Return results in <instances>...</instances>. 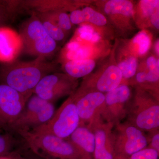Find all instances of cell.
I'll return each instance as SVG.
<instances>
[{
	"label": "cell",
	"instance_id": "obj_21",
	"mask_svg": "<svg viewBox=\"0 0 159 159\" xmlns=\"http://www.w3.org/2000/svg\"><path fill=\"white\" fill-rule=\"evenodd\" d=\"M82 11L84 15L85 22H88L99 26L105 25L107 23V19L104 15L95 11L91 7H85Z\"/></svg>",
	"mask_w": 159,
	"mask_h": 159
},
{
	"label": "cell",
	"instance_id": "obj_31",
	"mask_svg": "<svg viewBox=\"0 0 159 159\" xmlns=\"http://www.w3.org/2000/svg\"><path fill=\"white\" fill-rule=\"evenodd\" d=\"M146 64L149 71H159V59L157 60L153 56L148 57Z\"/></svg>",
	"mask_w": 159,
	"mask_h": 159
},
{
	"label": "cell",
	"instance_id": "obj_27",
	"mask_svg": "<svg viewBox=\"0 0 159 159\" xmlns=\"http://www.w3.org/2000/svg\"><path fill=\"white\" fill-rule=\"evenodd\" d=\"M78 39H83L91 41L95 31L93 27L89 25H83L77 30Z\"/></svg>",
	"mask_w": 159,
	"mask_h": 159
},
{
	"label": "cell",
	"instance_id": "obj_26",
	"mask_svg": "<svg viewBox=\"0 0 159 159\" xmlns=\"http://www.w3.org/2000/svg\"><path fill=\"white\" fill-rule=\"evenodd\" d=\"M14 9V2L0 1V25L9 19Z\"/></svg>",
	"mask_w": 159,
	"mask_h": 159
},
{
	"label": "cell",
	"instance_id": "obj_11",
	"mask_svg": "<svg viewBox=\"0 0 159 159\" xmlns=\"http://www.w3.org/2000/svg\"><path fill=\"white\" fill-rule=\"evenodd\" d=\"M114 126L100 119L88 126L95 135L94 159H122L115 148Z\"/></svg>",
	"mask_w": 159,
	"mask_h": 159
},
{
	"label": "cell",
	"instance_id": "obj_22",
	"mask_svg": "<svg viewBox=\"0 0 159 159\" xmlns=\"http://www.w3.org/2000/svg\"><path fill=\"white\" fill-rule=\"evenodd\" d=\"M92 53L90 48L87 46H80L78 48L70 51H65L64 57L66 61L88 59Z\"/></svg>",
	"mask_w": 159,
	"mask_h": 159
},
{
	"label": "cell",
	"instance_id": "obj_19",
	"mask_svg": "<svg viewBox=\"0 0 159 159\" xmlns=\"http://www.w3.org/2000/svg\"><path fill=\"white\" fill-rule=\"evenodd\" d=\"M39 19L50 37L55 41H60L65 37L64 31L51 20L39 15Z\"/></svg>",
	"mask_w": 159,
	"mask_h": 159
},
{
	"label": "cell",
	"instance_id": "obj_24",
	"mask_svg": "<svg viewBox=\"0 0 159 159\" xmlns=\"http://www.w3.org/2000/svg\"><path fill=\"white\" fill-rule=\"evenodd\" d=\"M140 8L143 15L150 17L159 10V1L155 0H143L140 2Z\"/></svg>",
	"mask_w": 159,
	"mask_h": 159
},
{
	"label": "cell",
	"instance_id": "obj_2",
	"mask_svg": "<svg viewBox=\"0 0 159 159\" xmlns=\"http://www.w3.org/2000/svg\"><path fill=\"white\" fill-rule=\"evenodd\" d=\"M19 133L25 139L32 151L43 159H84L69 139L49 134H34L29 131Z\"/></svg>",
	"mask_w": 159,
	"mask_h": 159
},
{
	"label": "cell",
	"instance_id": "obj_9",
	"mask_svg": "<svg viewBox=\"0 0 159 159\" xmlns=\"http://www.w3.org/2000/svg\"><path fill=\"white\" fill-rule=\"evenodd\" d=\"M73 95L80 125L89 126L101 119L100 114L105 101V94L98 91L79 89Z\"/></svg>",
	"mask_w": 159,
	"mask_h": 159
},
{
	"label": "cell",
	"instance_id": "obj_25",
	"mask_svg": "<svg viewBox=\"0 0 159 159\" xmlns=\"http://www.w3.org/2000/svg\"><path fill=\"white\" fill-rule=\"evenodd\" d=\"M159 152L146 147L130 156L128 159H158Z\"/></svg>",
	"mask_w": 159,
	"mask_h": 159
},
{
	"label": "cell",
	"instance_id": "obj_35",
	"mask_svg": "<svg viewBox=\"0 0 159 159\" xmlns=\"http://www.w3.org/2000/svg\"><path fill=\"white\" fill-rule=\"evenodd\" d=\"M101 39V36L99 35V34L97 33V32H95L93 36V39L91 40V42L93 43L97 42Z\"/></svg>",
	"mask_w": 159,
	"mask_h": 159
},
{
	"label": "cell",
	"instance_id": "obj_12",
	"mask_svg": "<svg viewBox=\"0 0 159 159\" xmlns=\"http://www.w3.org/2000/svg\"><path fill=\"white\" fill-rule=\"evenodd\" d=\"M23 51L22 39L19 33L7 27H0V61L14 62Z\"/></svg>",
	"mask_w": 159,
	"mask_h": 159
},
{
	"label": "cell",
	"instance_id": "obj_17",
	"mask_svg": "<svg viewBox=\"0 0 159 159\" xmlns=\"http://www.w3.org/2000/svg\"><path fill=\"white\" fill-rule=\"evenodd\" d=\"M104 10L108 14L130 16L133 14V4L126 0H111L106 3Z\"/></svg>",
	"mask_w": 159,
	"mask_h": 159
},
{
	"label": "cell",
	"instance_id": "obj_30",
	"mask_svg": "<svg viewBox=\"0 0 159 159\" xmlns=\"http://www.w3.org/2000/svg\"><path fill=\"white\" fill-rule=\"evenodd\" d=\"M152 133L150 139H148V144L149 148L155 149L159 152V130H154L150 132Z\"/></svg>",
	"mask_w": 159,
	"mask_h": 159
},
{
	"label": "cell",
	"instance_id": "obj_36",
	"mask_svg": "<svg viewBox=\"0 0 159 159\" xmlns=\"http://www.w3.org/2000/svg\"><path fill=\"white\" fill-rule=\"evenodd\" d=\"M159 40H158L156 43L155 46V49L156 52L157 54L159 55Z\"/></svg>",
	"mask_w": 159,
	"mask_h": 159
},
{
	"label": "cell",
	"instance_id": "obj_29",
	"mask_svg": "<svg viewBox=\"0 0 159 159\" xmlns=\"http://www.w3.org/2000/svg\"><path fill=\"white\" fill-rule=\"evenodd\" d=\"M71 24L74 25H79L85 22L84 15L82 10L75 9L71 11L69 16Z\"/></svg>",
	"mask_w": 159,
	"mask_h": 159
},
{
	"label": "cell",
	"instance_id": "obj_18",
	"mask_svg": "<svg viewBox=\"0 0 159 159\" xmlns=\"http://www.w3.org/2000/svg\"><path fill=\"white\" fill-rule=\"evenodd\" d=\"M39 15L47 18L53 21L63 31H69L72 28V24L69 15L62 11H53L48 13H40Z\"/></svg>",
	"mask_w": 159,
	"mask_h": 159
},
{
	"label": "cell",
	"instance_id": "obj_5",
	"mask_svg": "<svg viewBox=\"0 0 159 159\" xmlns=\"http://www.w3.org/2000/svg\"><path fill=\"white\" fill-rule=\"evenodd\" d=\"M114 132L116 150L122 159H128L130 156L147 147L148 138L143 131L130 122L116 125Z\"/></svg>",
	"mask_w": 159,
	"mask_h": 159
},
{
	"label": "cell",
	"instance_id": "obj_13",
	"mask_svg": "<svg viewBox=\"0 0 159 159\" xmlns=\"http://www.w3.org/2000/svg\"><path fill=\"white\" fill-rule=\"evenodd\" d=\"M84 159H94L95 137L87 125H80L69 138Z\"/></svg>",
	"mask_w": 159,
	"mask_h": 159
},
{
	"label": "cell",
	"instance_id": "obj_37",
	"mask_svg": "<svg viewBox=\"0 0 159 159\" xmlns=\"http://www.w3.org/2000/svg\"><path fill=\"white\" fill-rule=\"evenodd\" d=\"M36 157H28L27 158H25L24 159H43L42 158L40 157H39L38 156L36 155Z\"/></svg>",
	"mask_w": 159,
	"mask_h": 159
},
{
	"label": "cell",
	"instance_id": "obj_16",
	"mask_svg": "<svg viewBox=\"0 0 159 159\" xmlns=\"http://www.w3.org/2000/svg\"><path fill=\"white\" fill-rule=\"evenodd\" d=\"M95 66L93 60L88 58L66 61L64 69L67 75L77 79L88 75L95 68Z\"/></svg>",
	"mask_w": 159,
	"mask_h": 159
},
{
	"label": "cell",
	"instance_id": "obj_15",
	"mask_svg": "<svg viewBox=\"0 0 159 159\" xmlns=\"http://www.w3.org/2000/svg\"><path fill=\"white\" fill-rule=\"evenodd\" d=\"M123 79L122 73L115 65L108 66L95 83L96 91L101 93H108L121 84Z\"/></svg>",
	"mask_w": 159,
	"mask_h": 159
},
{
	"label": "cell",
	"instance_id": "obj_8",
	"mask_svg": "<svg viewBox=\"0 0 159 159\" xmlns=\"http://www.w3.org/2000/svg\"><path fill=\"white\" fill-rule=\"evenodd\" d=\"M105 95L100 116L104 122L115 126L128 114L127 103L130 97V89L127 85L120 84Z\"/></svg>",
	"mask_w": 159,
	"mask_h": 159
},
{
	"label": "cell",
	"instance_id": "obj_23",
	"mask_svg": "<svg viewBox=\"0 0 159 159\" xmlns=\"http://www.w3.org/2000/svg\"><path fill=\"white\" fill-rule=\"evenodd\" d=\"M133 42L138 46V51L140 55L146 54L150 47V38L145 31H141L138 33L133 39Z\"/></svg>",
	"mask_w": 159,
	"mask_h": 159
},
{
	"label": "cell",
	"instance_id": "obj_33",
	"mask_svg": "<svg viewBox=\"0 0 159 159\" xmlns=\"http://www.w3.org/2000/svg\"><path fill=\"white\" fill-rule=\"evenodd\" d=\"M159 10L150 16L151 23L157 29H159Z\"/></svg>",
	"mask_w": 159,
	"mask_h": 159
},
{
	"label": "cell",
	"instance_id": "obj_1",
	"mask_svg": "<svg viewBox=\"0 0 159 159\" xmlns=\"http://www.w3.org/2000/svg\"><path fill=\"white\" fill-rule=\"evenodd\" d=\"M54 66L43 57L31 61L13 62L2 68L0 78L2 83L28 99L40 80L53 70Z\"/></svg>",
	"mask_w": 159,
	"mask_h": 159
},
{
	"label": "cell",
	"instance_id": "obj_4",
	"mask_svg": "<svg viewBox=\"0 0 159 159\" xmlns=\"http://www.w3.org/2000/svg\"><path fill=\"white\" fill-rule=\"evenodd\" d=\"M19 34L22 39L23 51L30 55L46 58L56 48V42L50 37L40 20L35 16L23 24Z\"/></svg>",
	"mask_w": 159,
	"mask_h": 159
},
{
	"label": "cell",
	"instance_id": "obj_14",
	"mask_svg": "<svg viewBox=\"0 0 159 159\" xmlns=\"http://www.w3.org/2000/svg\"><path fill=\"white\" fill-rule=\"evenodd\" d=\"M55 111L53 102H48L39 111L30 116L16 120L11 128L16 129L18 132L28 131L30 129H32L48 122L54 116Z\"/></svg>",
	"mask_w": 159,
	"mask_h": 159
},
{
	"label": "cell",
	"instance_id": "obj_6",
	"mask_svg": "<svg viewBox=\"0 0 159 159\" xmlns=\"http://www.w3.org/2000/svg\"><path fill=\"white\" fill-rule=\"evenodd\" d=\"M130 123L142 131L157 130L159 127V105L156 99L139 95L129 108Z\"/></svg>",
	"mask_w": 159,
	"mask_h": 159
},
{
	"label": "cell",
	"instance_id": "obj_34",
	"mask_svg": "<svg viewBox=\"0 0 159 159\" xmlns=\"http://www.w3.org/2000/svg\"><path fill=\"white\" fill-rule=\"evenodd\" d=\"M147 73L145 72H139L137 74L136 80L137 82L140 84H143L146 81Z\"/></svg>",
	"mask_w": 159,
	"mask_h": 159
},
{
	"label": "cell",
	"instance_id": "obj_10",
	"mask_svg": "<svg viewBox=\"0 0 159 159\" xmlns=\"http://www.w3.org/2000/svg\"><path fill=\"white\" fill-rule=\"evenodd\" d=\"M28 99L9 86L0 83V128H11Z\"/></svg>",
	"mask_w": 159,
	"mask_h": 159
},
{
	"label": "cell",
	"instance_id": "obj_28",
	"mask_svg": "<svg viewBox=\"0 0 159 159\" xmlns=\"http://www.w3.org/2000/svg\"><path fill=\"white\" fill-rule=\"evenodd\" d=\"M11 139L8 136L0 133V157L7 154L11 147Z\"/></svg>",
	"mask_w": 159,
	"mask_h": 159
},
{
	"label": "cell",
	"instance_id": "obj_38",
	"mask_svg": "<svg viewBox=\"0 0 159 159\" xmlns=\"http://www.w3.org/2000/svg\"><path fill=\"white\" fill-rule=\"evenodd\" d=\"M0 159H9L8 158L6 157H0Z\"/></svg>",
	"mask_w": 159,
	"mask_h": 159
},
{
	"label": "cell",
	"instance_id": "obj_7",
	"mask_svg": "<svg viewBox=\"0 0 159 159\" xmlns=\"http://www.w3.org/2000/svg\"><path fill=\"white\" fill-rule=\"evenodd\" d=\"M77 85L76 79L66 74H50L40 80L32 93L53 102L61 97L74 94Z\"/></svg>",
	"mask_w": 159,
	"mask_h": 159
},
{
	"label": "cell",
	"instance_id": "obj_32",
	"mask_svg": "<svg viewBox=\"0 0 159 159\" xmlns=\"http://www.w3.org/2000/svg\"><path fill=\"white\" fill-rule=\"evenodd\" d=\"M159 71H148L147 73L146 81L151 83L158 82Z\"/></svg>",
	"mask_w": 159,
	"mask_h": 159
},
{
	"label": "cell",
	"instance_id": "obj_3",
	"mask_svg": "<svg viewBox=\"0 0 159 159\" xmlns=\"http://www.w3.org/2000/svg\"><path fill=\"white\" fill-rule=\"evenodd\" d=\"M73 94L55 111L49 121L28 131L34 134H49L61 139H69L80 124Z\"/></svg>",
	"mask_w": 159,
	"mask_h": 159
},
{
	"label": "cell",
	"instance_id": "obj_20",
	"mask_svg": "<svg viewBox=\"0 0 159 159\" xmlns=\"http://www.w3.org/2000/svg\"><path fill=\"white\" fill-rule=\"evenodd\" d=\"M137 64L136 58L131 57L119 63L117 66L121 71L123 78L129 79L135 75Z\"/></svg>",
	"mask_w": 159,
	"mask_h": 159
}]
</instances>
